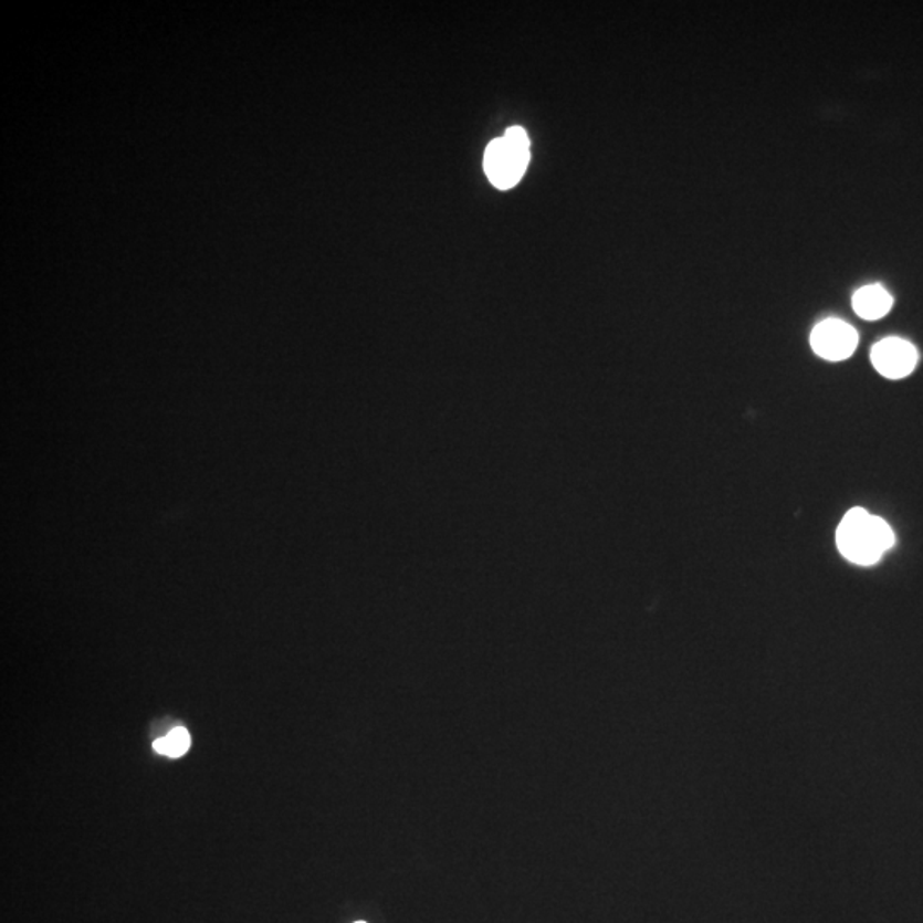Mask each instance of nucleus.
<instances>
[{"mask_svg":"<svg viewBox=\"0 0 923 923\" xmlns=\"http://www.w3.org/2000/svg\"><path fill=\"white\" fill-rule=\"evenodd\" d=\"M837 544L848 562L871 566L894 544V534L881 516L853 508L843 516L837 531Z\"/></svg>","mask_w":923,"mask_h":923,"instance_id":"1","label":"nucleus"},{"mask_svg":"<svg viewBox=\"0 0 923 923\" xmlns=\"http://www.w3.org/2000/svg\"><path fill=\"white\" fill-rule=\"evenodd\" d=\"M153 747H155L156 753L168 756V758H181L190 747L189 731L183 727L174 728L165 737L155 741Z\"/></svg>","mask_w":923,"mask_h":923,"instance_id":"6","label":"nucleus"},{"mask_svg":"<svg viewBox=\"0 0 923 923\" xmlns=\"http://www.w3.org/2000/svg\"><path fill=\"white\" fill-rule=\"evenodd\" d=\"M853 310L857 315L863 321H879L890 313L893 306V298L891 294L879 286V284H871V286L860 287L853 294Z\"/></svg>","mask_w":923,"mask_h":923,"instance_id":"5","label":"nucleus"},{"mask_svg":"<svg viewBox=\"0 0 923 923\" xmlns=\"http://www.w3.org/2000/svg\"><path fill=\"white\" fill-rule=\"evenodd\" d=\"M859 344V334L852 325L829 318L816 325L810 334V346L816 355L828 361H843L853 355Z\"/></svg>","mask_w":923,"mask_h":923,"instance_id":"3","label":"nucleus"},{"mask_svg":"<svg viewBox=\"0 0 923 923\" xmlns=\"http://www.w3.org/2000/svg\"><path fill=\"white\" fill-rule=\"evenodd\" d=\"M531 158L528 137L522 127H512L494 139L484 155V170L497 189H512L521 181Z\"/></svg>","mask_w":923,"mask_h":923,"instance_id":"2","label":"nucleus"},{"mask_svg":"<svg viewBox=\"0 0 923 923\" xmlns=\"http://www.w3.org/2000/svg\"><path fill=\"white\" fill-rule=\"evenodd\" d=\"M356 923H366V922H356Z\"/></svg>","mask_w":923,"mask_h":923,"instance_id":"7","label":"nucleus"},{"mask_svg":"<svg viewBox=\"0 0 923 923\" xmlns=\"http://www.w3.org/2000/svg\"><path fill=\"white\" fill-rule=\"evenodd\" d=\"M871 358L879 374L891 380L909 377L919 361L915 346L898 337L879 340L872 347Z\"/></svg>","mask_w":923,"mask_h":923,"instance_id":"4","label":"nucleus"}]
</instances>
